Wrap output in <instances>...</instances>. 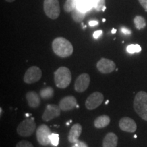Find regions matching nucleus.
<instances>
[{"label": "nucleus", "mask_w": 147, "mask_h": 147, "mask_svg": "<svg viewBox=\"0 0 147 147\" xmlns=\"http://www.w3.org/2000/svg\"><path fill=\"white\" fill-rule=\"evenodd\" d=\"M52 48L55 55L62 58L71 56L74 51L73 46L71 42L62 37H59L53 40Z\"/></svg>", "instance_id": "1"}, {"label": "nucleus", "mask_w": 147, "mask_h": 147, "mask_svg": "<svg viewBox=\"0 0 147 147\" xmlns=\"http://www.w3.org/2000/svg\"><path fill=\"white\" fill-rule=\"evenodd\" d=\"M55 85L59 89H65L71 81V74L67 67H60L54 72Z\"/></svg>", "instance_id": "2"}, {"label": "nucleus", "mask_w": 147, "mask_h": 147, "mask_svg": "<svg viewBox=\"0 0 147 147\" xmlns=\"http://www.w3.org/2000/svg\"><path fill=\"white\" fill-rule=\"evenodd\" d=\"M134 108L138 115L147 121V93L139 91L134 100Z\"/></svg>", "instance_id": "3"}, {"label": "nucleus", "mask_w": 147, "mask_h": 147, "mask_svg": "<svg viewBox=\"0 0 147 147\" xmlns=\"http://www.w3.org/2000/svg\"><path fill=\"white\" fill-rule=\"evenodd\" d=\"M36 128V125L34 119H26L19 123L16 131L18 135L23 137H28L34 133Z\"/></svg>", "instance_id": "4"}, {"label": "nucleus", "mask_w": 147, "mask_h": 147, "mask_svg": "<svg viewBox=\"0 0 147 147\" xmlns=\"http://www.w3.org/2000/svg\"><path fill=\"white\" fill-rule=\"evenodd\" d=\"M44 11L51 19H56L60 14V6L58 0H45Z\"/></svg>", "instance_id": "5"}, {"label": "nucleus", "mask_w": 147, "mask_h": 147, "mask_svg": "<svg viewBox=\"0 0 147 147\" xmlns=\"http://www.w3.org/2000/svg\"><path fill=\"white\" fill-rule=\"evenodd\" d=\"M51 134L50 128L47 125L42 124L38 127L36 130V138L39 144L42 146H47L51 144L50 136Z\"/></svg>", "instance_id": "6"}, {"label": "nucleus", "mask_w": 147, "mask_h": 147, "mask_svg": "<svg viewBox=\"0 0 147 147\" xmlns=\"http://www.w3.org/2000/svg\"><path fill=\"white\" fill-rule=\"evenodd\" d=\"M42 76V73L40 67L37 66H32L25 72L23 80L27 84H33L39 81Z\"/></svg>", "instance_id": "7"}, {"label": "nucleus", "mask_w": 147, "mask_h": 147, "mask_svg": "<svg viewBox=\"0 0 147 147\" xmlns=\"http://www.w3.org/2000/svg\"><path fill=\"white\" fill-rule=\"evenodd\" d=\"M104 95L100 92H94L91 93L85 102V106L88 110H94L99 107L104 101Z\"/></svg>", "instance_id": "8"}, {"label": "nucleus", "mask_w": 147, "mask_h": 147, "mask_svg": "<svg viewBox=\"0 0 147 147\" xmlns=\"http://www.w3.org/2000/svg\"><path fill=\"white\" fill-rule=\"evenodd\" d=\"M61 108L59 106L55 104H49L46 107V109L42 115V120L46 122H49L53 119L59 117L61 115Z\"/></svg>", "instance_id": "9"}, {"label": "nucleus", "mask_w": 147, "mask_h": 147, "mask_svg": "<svg viewBox=\"0 0 147 147\" xmlns=\"http://www.w3.org/2000/svg\"><path fill=\"white\" fill-rule=\"evenodd\" d=\"M89 84L90 76L87 73H83L76 78L74 84V89L78 93H82L88 89Z\"/></svg>", "instance_id": "10"}, {"label": "nucleus", "mask_w": 147, "mask_h": 147, "mask_svg": "<svg viewBox=\"0 0 147 147\" xmlns=\"http://www.w3.org/2000/svg\"><path fill=\"white\" fill-rule=\"evenodd\" d=\"M97 68L102 74H110L115 69L116 64L113 61L106 58H102L97 62Z\"/></svg>", "instance_id": "11"}, {"label": "nucleus", "mask_w": 147, "mask_h": 147, "mask_svg": "<svg viewBox=\"0 0 147 147\" xmlns=\"http://www.w3.org/2000/svg\"><path fill=\"white\" fill-rule=\"evenodd\" d=\"M119 125L122 131L129 132V133H134L137 129V125L136 122L129 117L121 118L119 121Z\"/></svg>", "instance_id": "12"}, {"label": "nucleus", "mask_w": 147, "mask_h": 147, "mask_svg": "<svg viewBox=\"0 0 147 147\" xmlns=\"http://www.w3.org/2000/svg\"><path fill=\"white\" fill-rule=\"evenodd\" d=\"M77 100L74 96H66L59 102V106L63 111H68L76 107Z\"/></svg>", "instance_id": "13"}, {"label": "nucleus", "mask_w": 147, "mask_h": 147, "mask_svg": "<svg viewBox=\"0 0 147 147\" xmlns=\"http://www.w3.org/2000/svg\"><path fill=\"white\" fill-rule=\"evenodd\" d=\"M82 128L81 125L79 123H76L71 127V129L69 130L68 134V136L67 139L70 143L74 144L78 140L79 137H80V134H81Z\"/></svg>", "instance_id": "14"}, {"label": "nucleus", "mask_w": 147, "mask_h": 147, "mask_svg": "<svg viewBox=\"0 0 147 147\" xmlns=\"http://www.w3.org/2000/svg\"><path fill=\"white\" fill-rule=\"evenodd\" d=\"M95 1L96 0H76V8L86 13L94 8Z\"/></svg>", "instance_id": "15"}, {"label": "nucleus", "mask_w": 147, "mask_h": 147, "mask_svg": "<svg viewBox=\"0 0 147 147\" xmlns=\"http://www.w3.org/2000/svg\"><path fill=\"white\" fill-rule=\"evenodd\" d=\"M28 105L31 108H38L40 104V95L35 91H29L26 94Z\"/></svg>", "instance_id": "16"}, {"label": "nucleus", "mask_w": 147, "mask_h": 147, "mask_svg": "<svg viewBox=\"0 0 147 147\" xmlns=\"http://www.w3.org/2000/svg\"><path fill=\"white\" fill-rule=\"evenodd\" d=\"M118 144V137L115 133L109 132L103 140V147H117Z\"/></svg>", "instance_id": "17"}, {"label": "nucleus", "mask_w": 147, "mask_h": 147, "mask_svg": "<svg viewBox=\"0 0 147 147\" xmlns=\"http://www.w3.org/2000/svg\"><path fill=\"white\" fill-rule=\"evenodd\" d=\"M110 123V119L108 115H102L95 119L94 126L97 129H102L108 126Z\"/></svg>", "instance_id": "18"}, {"label": "nucleus", "mask_w": 147, "mask_h": 147, "mask_svg": "<svg viewBox=\"0 0 147 147\" xmlns=\"http://www.w3.org/2000/svg\"><path fill=\"white\" fill-rule=\"evenodd\" d=\"M40 95L43 100H50L54 95V90L51 87H45L40 90Z\"/></svg>", "instance_id": "19"}, {"label": "nucleus", "mask_w": 147, "mask_h": 147, "mask_svg": "<svg viewBox=\"0 0 147 147\" xmlns=\"http://www.w3.org/2000/svg\"><path fill=\"white\" fill-rule=\"evenodd\" d=\"M71 16H72V18L75 22L80 23L84 20V17H85V13L81 12L76 8L71 12Z\"/></svg>", "instance_id": "20"}, {"label": "nucleus", "mask_w": 147, "mask_h": 147, "mask_svg": "<svg viewBox=\"0 0 147 147\" xmlns=\"http://www.w3.org/2000/svg\"><path fill=\"white\" fill-rule=\"evenodd\" d=\"M134 23L137 29H142L146 27V23L144 18L142 16H136L134 19Z\"/></svg>", "instance_id": "21"}, {"label": "nucleus", "mask_w": 147, "mask_h": 147, "mask_svg": "<svg viewBox=\"0 0 147 147\" xmlns=\"http://www.w3.org/2000/svg\"><path fill=\"white\" fill-rule=\"evenodd\" d=\"M76 8V0H66L63 8L66 12H70Z\"/></svg>", "instance_id": "22"}, {"label": "nucleus", "mask_w": 147, "mask_h": 147, "mask_svg": "<svg viewBox=\"0 0 147 147\" xmlns=\"http://www.w3.org/2000/svg\"><path fill=\"white\" fill-rule=\"evenodd\" d=\"M142 50L141 47L138 45H130L127 47V51L130 54H134L135 53H140Z\"/></svg>", "instance_id": "23"}, {"label": "nucleus", "mask_w": 147, "mask_h": 147, "mask_svg": "<svg viewBox=\"0 0 147 147\" xmlns=\"http://www.w3.org/2000/svg\"><path fill=\"white\" fill-rule=\"evenodd\" d=\"M106 6V0H96L94 8L97 12L102 11V9Z\"/></svg>", "instance_id": "24"}, {"label": "nucleus", "mask_w": 147, "mask_h": 147, "mask_svg": "<svg viewBox=\"0 0 147 147\" xmlns=\"http://www.w3.org/2000/svg\"><path fill=\"white\" fill-rule=\"evenodd\" d=\"M50 140H51V144H52L53 146H57L59 144V134L52 133L50 136Z\"/></svg>", "instance_id": "25"}, {"label": "nucleus", "mask_w": 147, "mask_h": 147, "mask_svg": "<svg viewBox=\"0 0 147 147\" xmlns=\"http://www.w3.org/2000/svg\"><path fill=\"white\" fill-rule=\"evenodd\" d=\"M16 147H34L32 143L27 140H21L18 142L16 145Z\"/></svg>", "instance_id": "26"}, {"label": "nucleus", "mask_w": 147, "mask_h": 147, "mask_svg": "<svg viewBox=\"0 0 147 147\" xmlns=\"http://www.w3.org/2000/svg\"><path fill=\"white\" fill-rule=\"evenodd\" d=\"M72 147H88V145L82 141L78 140L76 143L74 144Z\"/></svg>", "instance_id": "27"}, {"label": "nucleus", "mask_w": 147, "mask_h": 147, "mask_svg": "<svg viewBox=\"0 0 147 147\" xmlns=\"http://www.w3.org/2000/svg\"><path fill=\"white\" fill-rule=\"evenodd\" d=\"M121 32L125 35H131V31L129 29L125 27H123L121 28Z\"/></svg>", "instance_id": "28"}, {"label": "nucleus", "mask_w": 147, "mask_h": 147, "mask_svg": "<svg viewBox=\"0 0 147 147\" xmlns=\"http://www.w3.org/2000/svg\"><path fill=\"white\" fill-rule=\"evenodd\" d=\"M138 1L142 8L144 9L146 12H147V0H138Z\"/></svg>", "instance_id": "29"}, {"label": "nucleus", "mask_w": 147, "mask_h": 147, "mask_svg": "<svg viewBox=\"0 0 147 147\" xmlns=\"http://www.w3.org/2000/svg\"><path fill=\"white\" fill-rule=\"evenodd\" d=\"M102 34V30L96 31V32H95L94 33H93V38H94L95 39H97V38H99V37L101 36V35Z\"/></svg>", "instance_id": "30"}, {"label": "nucleus", "mask_w": 147, "mask_h": 147, "mask_svg": "<svg viewBox=\"0 0 147 147\" xmlns=\"http://www.w3.org/2000/svg\"><path fill=\"white\" fill-rule=\"evenodd\" d=\"M98 21H94V20H93V21H90L89 22V26L91 27H94V26H96V25H98Z\"/></svg>", "instance_id": "31"}, {"label": "nucleus", "mask_w": 147, "mask_h": 147, "mask_svg": "<svg viewBox=\"0 0 147 147\" xmlns=\"http://www.w3.org/2000/svg\"><path fill=\"white\" fill-rule=\"evenodd\" d=\"M112 34H115V33L116 32H117V30H116V29H112Z\"/></svg>", "instance_id": "32"}, {"label": "nucleus", "mask_w": 147, "mask_h": 147, "mask_svg": "<svg viewBox=\"0 0 147 147\" xmlns=\"http://www.w3.org/2000/svg\"><path fill=\"white\" fill-rule=\"evenodd\" d=\"M6 1H8V2H13V1H15V0H5Z\"/></svg>", "instance_id": "33"}, {"label": "nucleus", "mask_w": 147, "mask_h": 147, "mask_svg": "<svg viewBox=\"0 0 147 147\" xmlns=\"http://www.w3.org/2000/svg\"><path fill=\"white\" fill-rule=\"evenodd\" d=\"M106 6H105V7H104V8H103V9H102V12H104V11H105V10H106Z\"/></svg>", "instance_id": "34"}, {"label": "nucleus", "mask_w": 147, "mask_h": 147, "mask_svg": "<svg viewBox=\"0 0 147 147\" xmlns=\"http://www.w3.org/2000/svg\"><path fill=\"white\" fill-rule=\"evenodd\" d=\"M0 113H1V114H2V108H0Z\"/></svg>", "instance_id": "35"}, {"label": "nucleus", "mask_w": 147, "mask_h": 147, "mask_svg": "<svg viewBox=\"0 0 147 147\" xmlns=\"http://www.w3.org/2000/svg\"><path fill=\"white\" fill-rule=\"evenodd\" d=\"M102 21H103V22H105V21H106V19H105V18H104V19L102 20Z\"/></svg>", "instance_id": "36"}, {"label": "nucleus", "mask_w": 147, "mask_h": 147, "mask_svg": "<svg viewBox=\"0 0 147 147\" xmlns=\"http://www.w3.org/2000/svg\"><path fill=\"white\" fill-rule=\"evenodd\" d=\"M108 103V101H107V102H106V104H107Z\"/></svg>", "instance_id": "37"}]
</instances>
